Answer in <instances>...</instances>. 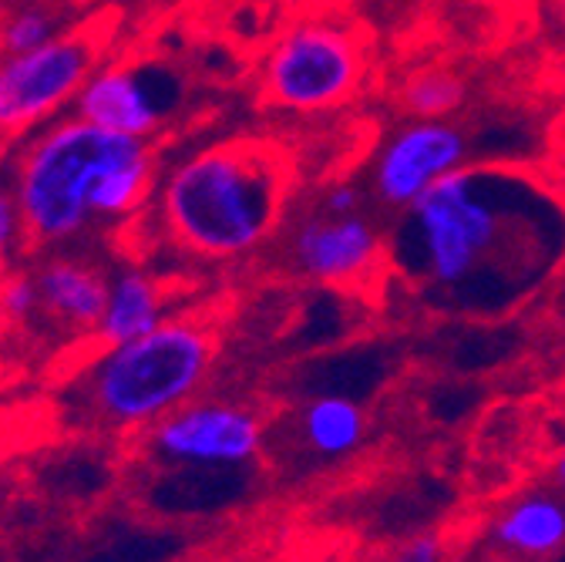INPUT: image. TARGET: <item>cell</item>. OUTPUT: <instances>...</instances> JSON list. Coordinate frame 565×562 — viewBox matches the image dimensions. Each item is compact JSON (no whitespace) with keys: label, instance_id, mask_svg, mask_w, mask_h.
Here are the masks:
<instances>
[{"label":"cell","instance_id":"6da1fadb","mask_svg":"<svg viewBox=\"0 0 565 562\" xmlns=\"http://www.w3.org/2000/svg\"><path fill=\"white\" fill-rule=\"evenodd\" d=\"M387 250L428 300L502 310L565 259V192L519 162L461 166L404 209Z\"/></svg>","mask_w":565,"mask_h":562},{"label":"cell","instance_id":"ac0fdd59","mask_svg":"<svg viewBox=\"0 0 565 562\" xmlns=\"http://www.w3.org/2000/svg\"><path fill=\"white\" fill-rule=\"evenodd\" d=\"M21 253H28V236H24L21 205L8 176V179H0V269H8L11 259Z\"/></svg>","mask_w":565,"mask_h":562},{"label":"cell","instance_id":"9c48e42d","mask_svg":"<svg viewBox=\"0 0 565 562\" xmlns=\"http://www.w3.org/2000/svg\"><path fill=\"white\" fill-rule=\"evenodd\" d=\"M294 269L317 284L350 287L377 276L391 266V250L377 226L358 209H330L327 202L317 213L303 216L290 236Z\"/></svg>","mask_w":565,"mask_h":562},{"label":"cell","instance_id":"7402d4cb","mask_svg":"<svg viewBox=\"0 0 565 562\" xmlns=\"http://www.w3.org/2000/svg\"><path fill=\"white\" fill-rule=\"evenodd\" d=\"M555 481L565 488V452H562V458H558V465H555Z\"/></svg>","mask_w":565,"mask_h":562},{"label":"cell","instance_id":"52a82bcc","mask_svg":"<svg viewBox=\"0 0 565 562\" xmlns=\"http://www.w3.org/2000/svg\"><path fill=\"white\" fill-rule=\"evenodd\" d=\"M189 78L162 54H118L88 78L75 102V115L108 131L159 138V131L185 108Z\"/></svg>","mask_w":565,"mask_h":562},{"label":"cell","instance_id":"2e32d148","mask_svg":"<svg viewBox=\"0 0 565 562\" xmlns=\"http://www.w3.org/2000/svg\"><path fill=\"white\" fill-rule=\"evenodd\" d=\"M67 28L64 14L51 0H14L0 11V57L28 54Z\"/></svg>","mask_w":565,"mask_h":562},{"label":"cell","instance_id":"277c9868","mask_svg":"<svg viewBox=\"0 0 565 562\" xmlns=\"http://www.w3.org/2000/svg\"><path fill=\"white\" fill-rule=\"evenodd\" d=\"M216 358V324L195 314H169L152 333L98 350L78 374L82 411L108 432H146L199 397Z\"/></svg>","mask_w":565,"mask_h":562},{"label":"cell","instance_id":"5bb4252c","mask_svg":"<svg viewBox=\"0 0 565 562\" xmlns=\"http://www.w3.org/2000/svg\"><path fill=\"white\" fill-rule=\"evenodd\" d=\"M300 432L313 452L337 458V455H347L364 442V411L350 397L327 394V397H317L303 407Z\"/></svg>","mask_w":565,"mask_h":562},{"label":"cell","instance_id":"8fae6325","mask_svg":"<svg viewBox=\"0 0 565 562\" xmlns=\"http://www.w3.org/2000/svg\"><path fill=\"white\" fill-rule=\"evenodd\" d=\"M31 276L41 300V317L54 320L67 333H95L108 304V273L95 259L71 250H54L38 259Z\"/></svg>","mask_w":565,"mask_h":562},{"label":"cell","instance_id":"603a6c76","mask_svg":"<svg viewBox=\"0 0 565 562\" xmlns=\"http://www.w3.org/2000/svg\"><path fill=\"white\" fill-rule=\"evenodd\" d=\"M558 82H562V88H565V61L558 64Z\"/></svg>","mask_w":565,"mask_h":562},{"label":"cell","instance_id":"7a4b0ae2","mask_svg":"<svg viewBox=\"0 0 565 562\" xmlns=\"http://www.w3.org/2000/svg\"><path fill=\"white\" fill-rule=\"evenodd\" d=\"M156 138H135L64 115L38 128L11 162L28 250H64L95 230L131 223L162 176Z\"/></svg>","mask_w":565,"mask_h":562},{"label":"cell","instance_id":"e0dca14e","mask_svg":"<svg viewBox=\"0 0 565 562\" xmlns=\"http://www.w3.org/2000/svg\"><path fill=\"white\" fill-rule=\"evenodd\" d=\"M34 317H41V300H38V287H34L31 269L8 266L4 273H0V320L24 327Z\"/></svg>","mask_w":565,"mask_h":562},{"label":"cell","instance_id":"ffe728a7","mask_svg":"<svg viewBox=\"0 0 565 562\" xmlns=\"http://www.w3.org/2000/svg\"><path fill=\"white\" fill-rule=\"evenodd\" d=\"M475 4L494 11V14H502V18H519V14H529L535 11L539 0H475Z\"/></svg>","mask_w":565,"mask_h":562},{"label":"cell","instance_id":"9a60e30c","mask_svg":"<svg viewBox=\"0 0 565 562\" xmlns=\"http://www.w3.org/2000/svg\"><path fill=\"white\" fill-rule=\"evenodd\" d=\"M397 102L417 121H438L461 108L465 102V78L445 64H424L401 82Z\"/></svg>","mask_w":565,"mask_h":562},{"label":"cell","instance_id":"ba28073f","mask_svg":"<svg viewBox=\"0 0 565 562\" xmlns=\"http://www.w3.org/2000/svg\"><path fill=\"white\" fill-rule=\"evenodd\" d=\"M266 438L263 417L236 401L195 397L146 428V448L166 465L243 468L259 458Z\"/></svg>","mask_w":565,"mask_h":562},{"label":"cell","instance_id":"3957f363","mask_svg":"<svg viewBox=\"0 0 565 562\" xmlns=\"http://www.w3.org/2000/svg\"><path fill=\"white\" fill-rule=\"evenodd\" d=\"M300 185V159L273 135H230L182 156L159 176L162 236L209 263L263 250L287 223Z\"/></svg>","mask_w":565,"mask_h":562},{"label":"cell","instance_id":"44dd1931","mask_svg":"<svg viewBox=\"0 0 565 562\" xmlns=\"http://www.w3.org/2000/svg\"><path fill=\"white\" fill-rule=\"evenodd\" d=\"M552 8H555V18H558V28L565 31V0H552Z\"/></svg>","mask_w":565,"mask_h":562},{"label":"cell","instance_id":"d6986e66","mask_svg":"<svg viewBox=\"0 0 565 562\" xmlns=\"http://www.w3.org/2000/svg\"><path fill=\"white\" fill-rule=\"evenodd\" d=\"M397 562H441V545L438 539H417L397 555Z\"/></svg>","mask_w":565,"mask_h":562},{"label":"cell","instance_id":"5b68a950","mask_svg":"<svg viewBox=\"0 0 565 562\" xmlns=\"http://www.w3.org/2000/svg\"><path fill=\"white\" fill-rule=\"evenodd\" d=\"M371 75V38L350 21L310 18L269 44L256 102L269 112L323 115L350 105Z\"/></svg>","mask_w":565,"mask_h":562},{"label":"cell","instance_id":"4fadbf2b","mask_svg":"<svg viewBox=\"0 0 565 562\" xmlns=\"http://www.w3.org/2000/svg\"><path fill=\"white\" fill-rule=\"evenodd\" d=\"M494 539L522 555H548L565 545V506L548 496H529L494 522Z\"/></svg>","mask_w":565,"mask_h":562},{"label":"cell","instance_id":"7c38bea8","mask_svg":"<svg viewBox=\"0 0 565 562\" xmlns=\"http://www.w3.org/2000/svg\"><path fill=\"white\" fill-rule=\"evenodd\" d=\"M169 317V290L159 276L141 266L108 273V304L92 333L95 350H108L152 333Z\"/></svg>","mask_w":565,"mask_h":562},{"label":"cell","instance_id":"30bf717a","mask_svg":"<svg viewBox=\"0 0 565 562\" xmlns=\"http://www.w3.org/2000/svg\"><path fill=\"white\" fill-rule=\"evenodd\" d=\"M465 131L448 121H414L401 128L384 152L377 156L374 169V192L391 209H407L441 182L448 172L465 166Z\"/></svg>","mask_w":565,"mask_h":562},{"label":"cell","instance_id":"8992f818","mask_svg":"<svg viewBox=\"0 0 565 562\" xmlns=\"http://www.w3.org/2000/svg\"><path fill=\"white\" fill-rule=\"evenodd\" d=\"M118 24L121 14L102 8L28 54L0 57V138L34 135L75 108L88 78L111 57Z\"/></svg>","mask_w":565,"mask_h":562}]
</instances>
